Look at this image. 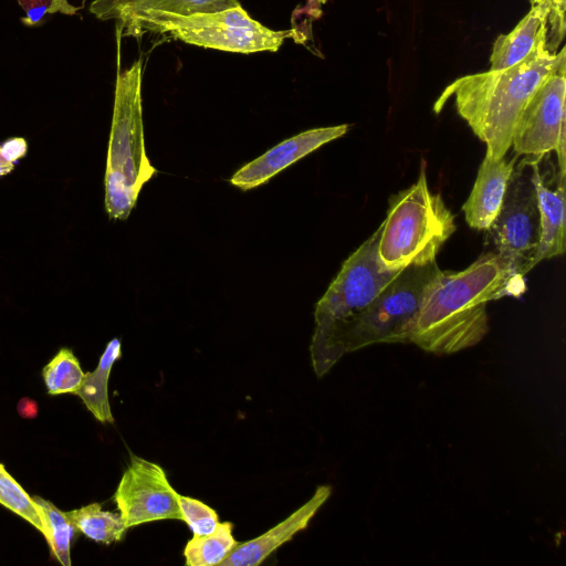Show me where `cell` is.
Masks as SVG:
<instances>
[{"mask_svg":"<svg viewBox=\"0 0 566 566\" xmlns=\"http://www.w3.org/2000/svg\"><path fill=\"white\" fill-rule=\"evenodd\" d=\"M495 254L516 276L533 269L541 239V216L530 156L515 163L501 208L489 227Z\"/></svg>","mask_w":566,"mask_h":566,"instance_id":"obj_8","label":"cell"},{"mask_svg":"<svg viewBox=\"0 0 566 566\" xmlns=\"http://www.w3.org/2000/svg\"><path fill=\"white\" fill-rule=\"evenodd\" d=\"M1 153L6 159L14 163L19 158L23 157L28 150L27 142L22 137H14L8 139L0 146Z\"/></svg>","mask_w":566,"mask_h":566,"instance_id":"obj_27","label":"cell"},{"mask_svg":"<svg viewBox=\"0 0 566 566\" xmlns=\"http://www.w3.org/2000/svg\"><path fill=\"white\" fill-rule=\"evenodd\" d=\"M517 157L506 160L505 157L493 158L485 154L472 191L462 207L465 221L472 229L486 231L495 219Z\"/></svg>","mask_w":566,"mask_h":566,"instance_id":"obj_14","label":"cell"},{"mask_svg":"<svg viewBox=\"0 0 566 566\" xmlns=\"http://www.w3.org/2000/svg\"><path fill=\"white\" fill-rule=\"evenodd\" d=\"M439 272L436 261L403 268L353 324L344 353L380 343H410L423 297Z\"/></svg>","mask_w":566,"mask_h":566,"instance_id":"obj_7","label":"cell"},{"mask_svg":"<svg viewBox=\"0 0 566 566\" xmlns=\"http://www.w3.org/2000/svg\"><path fill=\"white\" fill-rule=\"evenodd\" d=\"M32 500L43 521L44 537L51 548L52 556L62 565L71 566V542L76 530L67 513L62 512L54 504L40 496H32Z\"/></svg>","mask_w":566,"mask_h":566,"instance_id":"obj_19","label":"cell"},{"mask_svg":"<svg viewBox=\"0 0 566 566\" xmlns=\"http://www.w3.org/2000/svg\"><path fill=\"white\" fill-rule=\"evenodd\" d=\"M143 0H94L90 4V11L99 20H118L128 8Z\"/></svg>","mask_w":566,"mask_h":566,"instance_id":"obj_26","label":"cell"},{"mask_svg":"<svg viewBox=\"0 0 566 566\" xmlns=\"http://www.w3.org/2000/svg\"><path fill=\"white\" fill-rule=\"evenodd\" d=\"M84 375L78 359L69 348H61L42 370L50 395L74 394L80 388Z\"/></svg>","mask_w":566,"mask_h":566,"instance_id":"obj_21","label":"cell"},{"mask_svg":"<svg viewBox=\"0 0 566 566\" xmlns=\"http://www.w3.org/2000/svg\"><path fill=\"white\" fill-rule=\"evenodd\" d=\"M549 155L530 156L541 216V239L533 268L565 252V175L551 163Z\"/></svg>","mask_w":566,"mask_h":566,"instance_id":"obj_11","label":"cell"},{"mask_svg":"<svg viewBox=\"0 0 566 566\" xmlns=\"http://www.w3.org/2000/svg\"><path fill=\"white\" fill-rule=\"evenodd\" d=\"M66 513L76 532L97 543L109 545L120 542L127 531L120 515L104 511L98 503H91Z\"/></svg>","mask_w":566,"mask_h":566,"instance_id":"obj_17","label":"cell"},{"mask_svg":"<svg viewBox=\"0 0 566 566\" xmlns=\"http://www.w3.org/2000/svg\"><path fill=\"white\" fill-rule=\"evenodd\" d=\"M348 128L347 124H342L294 135L242 166L229 181L243 191L254 189L323 145L342 137Z\"/></svg>","mask_w":566,"mask_h":566,"instance_id":"obj_12","label":"cell"},{"mask_svg":"<svg viewBox=\"0 0 566 566\" xmlns=\"http://www.w3.org/2000/svg\"><path fill=\"white\" fill-rule=\"evenodd\" d=\"M114 501L127 530L163 520L182 521L178 493L169 483L165 470L137 455L132 454Z\"/></svg>","mask_w":566,"mask_h":566,"instance_id":"obj_10","label":"cell"},{"mask_svg":"<svg viewBox=\"0 0 566 566\" xmlns=\"http://www.w3.org/2000/svg\"><path fill=\"white\" fill-rule=\"evenodd\" d=\"M381 224L343 263L316 303L315 328L310 346L317 377L327 374L345 355V337L370 303L402 269L386 268L378 255Z\"/></svg>","mask_w":566,"mask_h":566,"instance_id":"obj_3","label":"cell"},{"mask_svg":"<svg viewBox=\"0 0 566 566\" xmlns=\"http://www.w3.org/2000/svg\"><path fill=\"white\" fill-rule=\"evenodd\" d=\"M544 41V20L534 8L507 34L494 41L490 70H503L525 60Z\"/></svg>","mask_w":566,"mask_h":566,"instance_id":"obj_15","label":"cell"},{"mask_svg":"<svg viewBox=\"0 0 566 566\" xmlns=\"http://www.w3.org/2000/svg\"><path fill=\"white\" fill-rule=\"evenodd\" d=\"M332 493L328 485H321L313 496L285 520L260 536L239 543L219 566H256L295 534L305 530Z\"/></svg>","mask_w":566,"mask_h":566,"instance_id":"obj_13","label":"cell"},{"mask_svg":"<svg viewBox=\"0 0 566 566\" xmlns=\"http://www.w3.org/2000/svg\"><path fill=\"white\" fill-rule=\"evenodd\" d=\"M38 403L35 400L23 397L20 399V401L17 405V411L20 415L21 418L24 419H33L38 416Z\"/></svg>","mask_w":566,"mask_h":566,"instance_id":"obj_28","label":"cell"},{"mask_svg":"<svg viewBox=\"0 0 566 566\" xmlns=\"http://www.w3.org/2000/svg\"><path fill=\"white\" fill-rule=\"evenodd\" d=\"M426 167L421 160L418 180L388 200L378 242L379 259L388 269L436 261L455 231L454 216L441 196L428 187Z\"/></svg>","mask_w":566,"mask_h":566,"instance_id":"obj_5","label":"cell"},{"mask_svg":"<svg viewBox=\"0 0 566 566\" xmlns=\"http://www.w3.org/2000/svg\"><path fill=\"white\" fill-rule=\"evenodd\" d=\"M231 522L219 523L216 530L201 536H192L184 549L186 565L213 566L220 563L234 549L239 542L232 535Z\"/></svg>","mask_w":566,"mask_h":566,"instance_id":"obj_18","label":"cell"},{"mask_svg":"<svg viewBox=\"0 0 566 566\" xmlns=\"http://www.w3.org/2000/svg\"><path fill=\"white\" fill-rule=\"evenodd\" d=\"M566 50L546 51L544 41L518 64L464 75L446 87L434 104L437 113L453 96L458 114L486 145L488 155L505 157L515 123L536 90L563 64Z\"/></svg>","mask_w":566,"mask_h":566,"instance_id":"obj_2","label":"cell"},{"mask_svg":"<svg viewBox=\"0 0 566 566\" xmlns=\"http://www.w3.org/2000/svg\"><path fill=\"white\" fill-rule=\"evenodd\" d=\"M238 6H241L238 0H143L122 13L117 20V30L122 32L123 27L130 18L146 11H163L188 17L218 12Z\"/></svg>","mask_w":566,"mask_h":566,"instance_id":"obj_20","label":"cell"},{"mask_svg":"<svg viewBox=\"0 0 566 566\" xmlns=\"http://www.w3.org/2000/svg\"><path fill=\"white\" fill-rule=\"evenodd\" d=\"M523 290V277L494 252L459 272L440 270L423 297L410 343L437 355L472 347L489 332L488 303Z\"/></svg>","mask_w":566,"mask_h":566,"instance_id":"obj_1","label":"cell"},{"mask_svg":"<svg viewBox=\"0 0 566 566\" xmlns=\"http://www.w3.org/2000/svg\"><path fill=\"white\" fill-rule=\"evenodd\" d=\"M124 35L140 36L150 31L169 34L185 43L235 53L277 51L293 30L274 31L253 20L241 7L192 15L146 11L130 18Z\"/></svg>","mask_w":566,"mask_h":566,"instance_id":"obj_6","label":"cell"},{"mask_svg":"<svg viewBox=\"0 0 566 566\" xmlns=\"http://www.w3.org/2000/svg\"><path fill=\"white\" fill-rule=\"evenodd\" d=\"M157 175L145 147L142 108V61L117 71L113 118L105 170V209L126 220L143 186Z\"/></svg>","mask_w":566,"mask_h":566,"instance_id":"obj_4","label":"cell"},{"mask_svg":"<svg viewBox=\"0 0 566 566\" xmlns=\"http://www.w3.org/2000/svg\"><path fill=\"white\" fill-rule=\"evenodd\" d=\"M120 356V340L113 338L106 345L95 370L85 373L80 388L74 392L94 418L102 423H114L108 400V379L113 365Z\"/></svg>","mask_w":566,"mask_h":566,"instance_id":"obj_16","label":"cell"},{"mask_svg":"<svg viewBox=\"0 0 566 566\" xmlns=\"http://www.w3.org/2000/svg\"><path fill=\"white\" fill-rule=\"evenodd\" d=\"M24 15L21 22L25 27H39L48 14L62 13L74 15L82 7L73 6L69 0H15Z\"/></svg>","mask_w":566,"mask_h":566,"instance_id":"obj_25","label":"cell"},{"mask_svg":"<svg viewBox=\"0 0 566 566\" xmlns=\"http://www.w3.org/2000/svg\"><path fill=\"white\" fill-rule=\"evenodd\" d=\"M0 504L32 524L43 536L45 528L32 497L0 463Z\"/></svg>","mask_w":566,"mask_h":566,"instance_id":"obj_22","label":"cell"},{"mask_svg":"<svg viewBox=\"0 0 566 566\" xmlns=\"http://www.w3.org/2000/svg\"><path fill=\"white\" fill-rule=\"evenodd\" d=\"M178 504L182 521L195 536L208 535L218 526V513L200 500L178 493Z\"/></svg>","mask_w":566,"mask_h":566,"instance_id":"obj_24","label":"cell"},{"mask_svg":"<svg viewBox=\"0 0 566 566\" xmlns=\"http://www.w3.org/2000/svg\"><path fill=\"white\" fill-rule=\"evenodd\" d=\"M531 8L538 10L544 20V45L556 54L565 38L566 0H530Z\"/></svg>","mask_w":566,"mask_h":566,"instance_id":"obj_23","label":"cell"},{"mask_svg":"<svg viewBox=\"0 0 566 566\" xmlns=\"http://www.w3.org/2000/svg\"><path fill=\"white\" fill-rule=\"evenodd\" d=\"M566 63H563L532 95L512 134L517 156H543L555 151L557 167L566 175Z\"/></svg>","mask_w":566,"mask_h":566,"instance_id":"obj_9","label":"cell"},{"mask_svg":"<svg viewBox=\"0 0 566 566\" xmlns=\"http://www.w3.org/2000/svg\"><path fill=\"white\" fill-rule=\"evenodd\" d=\"M13 163L4 158L0 148V176L9 174L13 169Z\"/></svg>","mask_w":566,"mask_h":566,"instance_id":"obj_29","label":"cell"}]
</instances>
